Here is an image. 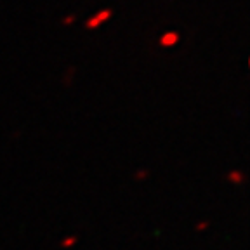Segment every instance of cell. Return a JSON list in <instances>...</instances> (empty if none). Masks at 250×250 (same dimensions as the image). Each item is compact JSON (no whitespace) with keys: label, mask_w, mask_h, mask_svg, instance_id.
<instances>
[{"label":"cell","mask_w":250,"mask_h":250,"mask_svg":"<svg viewBox=\"0 0 250 250\" xmlns=\"http://www.w3.org/2000/svg\"><path fill=\"white\" fill-rule=\"evenodd\" d=\"M179 42V33L176 32H167L165 35L160 38V45L161 47H172Z\"/></svg>","instance_id":"7a4b0ae2"},{"label":"cell","mask_w":250,"mask_h":250,"mask_svg":"<svg viewBox=\"0 0 250 250\" xmlns=\"http://www.w3.org/2000/svg\"><path fill=\"white\" fill-rule=\"evenodd\" d=\"M73 21H75V16H68V18H65V21H63V23L70 24V23H73Z\"/></svg>","instance_id":"3957f363"},{"label":"cell","mask_w":250,"mask_h":250,"mask_svg":"<svg viewBox=\"0 0 250 250\" xmlns=\"http://www.w3.org/2000/svg\"><path fill=\"white\" fill-rule=\"evenodd\" d=\"M111 16H113V11H111V9H105V11L97 12V14H94L92 18H89V19L85 21V26L89 30L99 28V26H101L103 23H106Z\"/></svg>","instance_id":"6da1fadb"}]
</instances>
